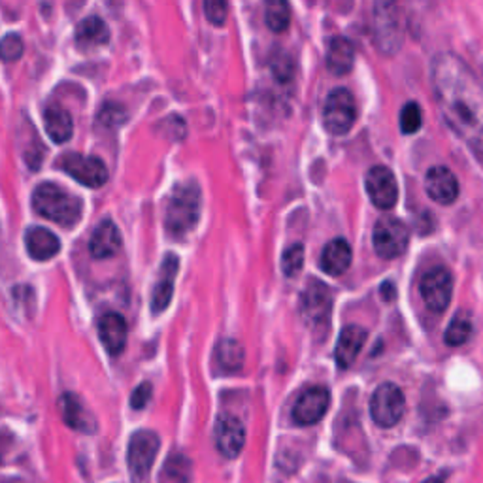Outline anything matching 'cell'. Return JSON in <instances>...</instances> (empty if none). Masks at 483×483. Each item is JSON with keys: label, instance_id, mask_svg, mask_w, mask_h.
<instances>
[{"label": "cell", "instance_id": "cell-1", "mask_svg": "<svg viewBox=\"0 0 483 483\" xmlns=\"http://www.w3.org/2000/svg\"><path fill=\"white\" fill-rule=\"evenodd\" d=\"M431 82L446 125L483 155V86L463 59L442 51L431 63Z\"/></svg>", "mask_w": 483, "mask_h": 483}, {"label": "cell", "instance_id": "cell-2", "mask_svg": "<svg viewBox=\"0 0 483 483\" xmlns=\"http://www.w3.org/2000/svg\"><path fill=\"white\" fill-rule=\"evenodd\" d=\"M33 208L38 216L61 227H74L82 220L84 204L56 183H40L33 193Z\"/></svg>", "mask_w": 483, "mask_h": 483}, {"label": "cell", "instance_id": "cell-3", "mask_svg": "<svg viewBox=\"0 0 483 483\" xmlns=\"http://www.w3.org/2000/svg\"><path fill=\"white\" fill-rule=\"evenodd\" d=\"M200 190L199 185L190 181L178 185L172 191L167 211H165V227L172 236H183L191 232L200 220Z\"/></svg>", "mask_w": 483, "mask_h": 483}, {"label": "cell", "instance_id": "cell-4", "mask_svg": "<svg viewBox=\"0 0 483 483\" xmlns=\"http://www.w3.org/2000/svg\"><path fill=\"white\" fill-rule=\"evenodd\" d=\"M405 38V10L400 0H375L374 40L385 56H395Z\"/></svg>", "mask_w": 483, "mask_h": 483}, {"label": "cell", "instance_id": "cell-5", "mask_svg": "<svg viewBox=\"0 0 483 483\" xmlns=\"http://www.w3.org/2000/svg\"><path fill=\"white\" fill-rule=\"evenodd\" d=\"M333 303V289L324 282L312 280L301 297V313L304 324L312 331H325L331 321Z\"/></svg>", "mask_w": 483, "mask_h": 483}, {"label": "cell", "instance_id": "cell-6", "mask_svg": "<svg viewBox=\"0 0 483 483\" xmlns=\"http://www.w3.org/2000/svg\"><path fill=\"white\" fill-rule=\"evenodd\" d=\"M357 108L354 95L340 87L329 93L324 104V127L333 137H345L355 125Z\"/></svg>", "mask_w": 483, "mask_h": 483}, {"label": "cell", "instance_id": "cell-7", "mask_svg": "<svg viewBox=\"0 0 483 483\" xmlns=\"http://www.w3.org/2000/svg\"><path fill=\"white\" fill-rule=\"evenodd\" d=\"M405 393L391 382L378 385L370 398V416L374 423L382 428L395 426L402 419V416H405Z\"/></svg>", "mask_w": 483, "mask_h": 483}, {"label": "cell", "instance_id": "cell-8", "mask_svg": "<svg viewBox=\"0 0 483 483\" xmlns=\"http://www.w3.org/2000/svg\"><path fill=\"white\" fill-rule=\"evenodd\" d=\"M57 167L76 181L91 187V190H98V187L108 181V169H106L104 160L95 155L65 153L57 160Z\"/></svg>", "mask_w": 483, "mask_h": 483}, {"label": "cell", "instance_id": "cell-9", "mask_svg": "<svg viewBox=\"0 0 483 483\" xmlns=\"http://www.w3.org/2000/svg\"><path fill=\"white\" fill-rule=\"evenodd\" d=\"M159 447L160 440L151 431H139L137 435L130 437L127 449V465L134 481H144L149 476L157 459Z\"/></svg>", "mask_w": 483, "mask_h": 483}, {"label": "cell", "instance_id": "cell-10", "mask_svg": "<svg viewBox=\"0 0 483 483\" xmlns=\"http://www.w3.org/2000/svg\"><path fill=\"white\" fill-rule=\"evenodd\" d=\"M374 250L382 259H395L408 248L410 231L396 218H384L374 227Z\"/></svg>", "mask_w": 483, "mask_h": 483}, {"label": "cell", "instance_id": "cell-11", "mask_svg": "<svg viewBox=\"0 0 483 483\" xmlns=\"http://www.w3.org/2000/svg\"><path fill=\"white\" fill-rule=\"evenodd\" d=\"M419 293L425 306L435 312L442 313L447 310L453 294V276L444 266H437L433 271H428L419 283Z\"/></svg>", "mask_w": 483, "mask_h": 483}, {"label": "cell", "instance_id": "cell-12", "mask_svg": "<svg viewBox=\"0 0 483 483\" xmlns=\"http://www.w3.org/2000/svg\"><path fill=\"white\" fill-rule=\"evenodd\" d=\"M331 406V391L324 385H313L303 391L293 406V419L301 426H310L325 417Z\"/></svg>", "mask_w": 483, "mask_h": 483}, {"label": "cell", "instance_id": "cell-13", "mask_svg": "<svg viewBox=\"0 0 483 483\" xmlns=\"http://www.w3.org/2000/svg\"><path fill=\"white\" fill-rule=\"evenodd\" d=\"M366 193L372 204L380 210H391L398 200V183L391 169L387 167H372L366 172Z\"/></svg>", "mask_w": 483, "mask_h": 483}, {"label": "cell", "instance_id": "cell-14", "mask_svg": "<svg viewBox=\"0 0 483 483\" xmlns=\"http://www.w3.org/2000/svg\"><path fill=\"white\" fill-rule=\"evenodd\" d=\"M218 451L227 459H236L246 444V428L236 416L221 414L216 421V431H213Z\"/></svg>", "mask_w": 483, "mask_h": 483}, {"label": "cell", "instance_id": "cell-15", "mask_svg": "<svg viewBox=\"0 0 483 483\" xmlns=\"http://www.w3.org/2000/svg\"><path fill=\"white\" fill-rule=\"evenodd\" d=\"M425 191L435 202L449 206L459 197V181L446 167H433L425 176Z\"/></svg>", "mask_w": 483, "mask_h": 483}, {"label": "cell", "instance_id": "cell-16", "mask_svg": "<svg viewBox=\"0 0 483 483\" xmlns=\"http://www.w3.org/2000/svg\"><path fill=\"white\" fill-rule=\"evenodd\" d=\"M178 268H180V259L174 253H169L163 259V264H160L159 271V280L153 287V297H151V310L155 313L165 312L172 301L174 294V283L178 276Z\"/></svg>", "mask_w": 483, "mask_h": 483}, {"label": "cell", "instance_id": "cell-17", "mask_svg": "<svg viewBox=\"0 0 483 483\" xmlns=\"http://www.w3.org/2000/svg\"><path fill=\"white\" fill-rule=\"evenodd\" d=\"M366 338H368L366 329H363L359 325H347L342 329L338 342H336V350H334L336 366L340 370H347L355 363Z\"/></svg>", "mask_w": 483, "mask_h": 483}, {"label": "cell", "instance_id": "cell-18", "mask_svg": "<svg viewBox=\"0 0 483 483\" xmlns=\"http://www.w3.org/2000/svg\"><path fill=\"white\" fill-rule=\"evenodd\" d=\"M121 244L123 240L116 223L112 220H104L97 225V229L91 234L89 252L95 259H110L119 253Z\"/></svg>", "mask_w": 483, "mask_h": 483}, {"label": "cell", "instance_id": "cell-19", "mask_svg": "<svg viewBox=\"0 0 483 483\" xmlns=\"http://www.w3.org/2000/svg\"><path fill=\"white\" fill-rule=\"evenodd\" d=\"M352 259H354L352 246L347 244L344 238H334L324 248V252H321L319 264H321V271H324L325 274L342 276L350 271Z\"/></svg>", "mask_w": 483, "mask_h": 483}, {"label": "cell", "instance_id": "cell-20", "mask_svg": "<svg viewBox=\"0 0 483 483\" xmlns=\"http://www.w3.org/2000/svg\"><path fill=\"white\" fill-rule=\"evenodd\" d=\"M98 338L110 355H121L127 345V324L119 313H104L98 319Z\"/></svg>", "mask_w": 483, "mask_h": 483}, {"label": "cell", "instance_id": "cell-21", "mask_svg": "<svg viewBox=\"0 0 483 483\" xmlns=\"http://www.w3.org/2000/svg\"><path fill=\"white\" fill-rule=\"evenodd\" d=\"M61 412H63L65 423L70 428H74V431L86 433V435L97 433L95 416L82 405V400H79V396H76L74 393H65L61 396Z\"/></svg>", "mask_w": 483, "mask_h": 483}, {"label": "cell", "instance_id": "cell-22", "mask_svg": "<svg viewBox=\"0 0 483 483\" xmlns=\"http://www.w3.org/2000/svg\"><path fill=\"white\" fill-rule=\"evenodd\" d=\"M25 248L35 261H49L61 252V240L44 227H31L25 234Z\"/></svg>", "mask_w": 483, "mask_h": 483}, {"label": "cell", "instance_id": "cell-23", "mask_svg": "<svg viewBox=\"0 0 483 483\" xmlns=\"http://www.w3.org/2000/svg\"><path fill=\"white\" fill-rule=\"evenodd\" d=\"M329 72L334 76H345L354 70L355 65V47L354 44L344 38V36H334L329 40L327 46V57H325Z\"/></svg>", "mask_w": 483, "mask_h": 483}, {"label": "cell", "instance_id": "cell-24", "mask_svg": "<svg viewBox=\"0 0 483 483\" xmlns=\"http://www.w3.org/2000/svg\"><path fill=\"white\" fill-rule=\"evenodd\" d=\"M108 40H110L108 26H106V23L97 15L84 19L76 26V44L79 49L84 51L97 49L108 44Z\"/></svg>", "mask_w": 483, "mask_h": 483}, {"label": "cell", "instance_id": "cell-25", "mask_svg": "<svg viewBox=\"0 0 483 483\" xmlns=\"http://www.w3.org/2000/svg\"><path fill=\"white\" fill-rule=\"evenodd\" d=\"M44 125L47 137L56 144H65L72 139L74 123L70 114L61 106H49L44 114Z\"/></svg>", "mask_w": 483, "mask_h": 483}, {"label": "cell", "instance_id": "cell-26", "mask_svg": "<svg viewBox=\"0 0 483 483\" xmlns=\"http://www.w3.org/2000/svg\"><path fill=\"white\" fill-rule=\"evenodd\" d=\"M216 361L227 372H236L244 366V347L232 338H225L216 345Z\"/></svg>", "mask_w": 483, "mask_h": 483}, {"label": "cell", "instance_id": "cell-27", "mask_svg": "<svg viewBox=\"0 0 483 483\" xmlns=\"http://www.w3.org/2000/svg\"><path fill=\"white\" fill-rule=\"evenodd\" d=\"M264 21L272 33H285L291 23V6L287 0H264Z\"/></svg>", "mask_w": 483, "mask_h": 483}, {"label": "cell", "instance_id": "cell-28", "mask_svg": "<svg viewBox=\"0 0 483 483\" xmlns=\"http://www.w3.org/2000/svg\"><path fill=\"white\" fill-rule=\"evenodd\" d=\"M472 333H474V324H472L470 313L461 312L449 321V327L444 334V342L451 347H459L468 342Z\"/></svg>", "mask_w": 483, "mask_h": 483}, {"label": "cell", "instance_id": "cell-29", "mask_svg": "<svg viewBox=\"0 0 483 483\" xmlns=\"http://www.w3.org/2000/svg\"><path fill=\"white\" fill-rule=\"evenodd\" d=\"M304 266V246L293 244L282 255V271L287 278L299 276Z\"/></svg>", "mask_w": 483, "mask_h": 483}, {"label": "cell", "instance_id": "cell-30", "mask_svg": "<svg viewBox=\"0 0 483 483\" xmlns=\"http://www.w3.org/2000/svg\"><path fill=\"white\" fill-rule=\"evenodd\" d=\"M423 114L417 102H408L400 112V130L405 134H414L421 128Z\"/></svg>", "mask_w": 483, "mask_h": 483}, {"label": "cell", "instance_id": "cell-31", "mask_svg": "<svg viewBox=\"0 0 483 483\" xmlns=\"http://www.w3.org/2000/svg\"><path fill=\"white\" fill-rule=\"evenodd\" d=\"M202 8H204L206 19L211 25H216V26L225 25L227 14H229V0H202Z\"/></svg>", "mask_w": 483, "mask_h": 483}, {"label": "cell", "instance_id": "cell-32", "mask_svg": "<svg viewBox=\"0 0 483 483\" xmlns=\"http://www.w3.org/2000/svg\"><path fill=\"white\" fill-rule=\"evenodd\" d=\"M23 56V40L19 35H6L3 40H0V59L5 63H14L19 61Z\"/></svg>", "mask_w": 483, "mask_h": 483}, {"label": "cell", "instance_id": "cell-33", "mask_svg": "<svg viewBox=\"0 0 483 483\" xmlns=\"http://www.w3.org/2000/svg\"><path fill=\"white\" fill-rule=\"evenodd\" d=\"M127 121V112L123 110V106L108 102L102 106V110L98 114V123L104 127H119Z\"/></svg>", "mask_w": 483, "mask_h": 483}, {"label": "cell", "instance_id": "cell-34", "mask_svg": "<svg viewBox=\"0 0 483 483\" xmlns=\"http://www.w3.org/2000/svg\"><path fill=\"white\" fill-rule=\"evenodd\" d=\"M151 395H153L151 384H148V382L140 384L137 389L132 391V395H130V408H134V410L146 408L148 402L151 400Z\"/></svg>", "mask_w": 483, "mask_h": 483}, {"label": "cell", "instance_id": "cell-35", "mask_svg": "<svg viewBox=\"0 0 483 483\" xmlns=\"http://www.w3.org/2000/svg\"><path fill=\"white\" fill-rule=\"evenodd\" d=\"M423 483H444V481L438 479V478H428V479H425Z\"/></svg>", "mask_w": 483, "mask_h": 483}]
</instances>
